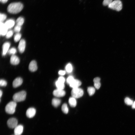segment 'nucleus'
I'll return each instance as SVG.
<instances>
[{"label": "nucleus", "mask_w": 135, "mask_h": 135, "mask_svg": "<svg viewBox=\"0 0 135 135\" xmlns=\"http://www.w3.org/2000/svg\"><path fill=\"white\" fill-rule=\"evenodd\" d=\"M23 8V5L20 2L12 3L8 6L7 10L9 13L16 14L20 12Z\"/></svg>", "instance_id": "1"}, {"label": "nucleus", "mask_w": 135, "mask_h": 135, "mask_svg": "<svg viewBox=\"0 0 135 135\" xmlns=\"http://www.w3.org/2000/svg\"><path fill=\"white\" fill-rule=\"evenodd\" d=\"M26 95V92L22 91L14 94L13 96V99L16 102L22 101L25 100Z\"/></svg>", "instance_id": "2"}, {"label": "nucleus", "mask_w": 135, "mask_h": 135, "mask_svg": "<svg viewBox=\"0 0 135 135\" xmlns=\"http://www.w3.org/2000/svg\"><path fill=\"white\" fill-rule=\"evenodd\" d=\"M108 7L118 11H120L122 8V2L119 0H115L108 6Z\"/></svg>", "instance_id": "3"}, {"label": "nucleus", "mask_w": 135, "mask_h": 135, "mask_svg": "<svg viewBox=\"0 0 135 135\" xmlns=\"http://www.w3.org/2000/svg\"><path fill=\"white\" fill-rule=\"evenodd\" d=\"M16 106V102L14 101L10 102L6 105L5 108V111L8 114H13L15 112Z\"/></svg>", "instance_id": "4"}, {"label": "nucleus", "mask_w": 135, "mask_h": 135, "mask_svg": "<svg viewBox=\"0 0 135 135\" xmlns=\"http://www.w3.org/2000/svg\"><path fill=\"white\" fill-rule=\"evenodd\" d=\"M83 94V90L78 88H73L71 92V94L73 97L76 98L82 97Z\"/></svg>", "instance_id": "5"}, {"label": "nucleus", "mask_w": 135, "mask_h": 135, "mask_svg": "<svg viewBox=\"0 0 135 135\" xmlns=\"http://www.w3.org/2000/svg\"><path fill=\"white\" fill-rule=\"evenodd\" d=\"M17 120L15 118H11L7 121V124L9 127L11 128H15L18 125Z\"/></svg>", "instance_id": "6"}, {"label": "nucleus", "mask_w": 135, "mask_h": 135, "mask_svg": "<svg viewBox=\"0 0 135 135\" xmlns=\"http://www.w3.org/2000/svg\"><path fill=\"white\" fill-rule=\"evenodd\" d=\"M53 94L55 97H61L65 96L66 94V92L63 90L57 89L53 91Z\"/></svg>", "instance_id": "7"}, {"label": "nucleus", "mask_w": 135, "mask_h": 135, "mask_svg": "<svg viewBox=\"0 0 135 135\" xmlns=\"http://www.w3.org/2000/svg\"><path fill=\"white\" fill-rule=\"evenodd\" d=\"M36 110L34 108H31L27 109L26 112V115L29 118H32L34 116L36 113Z\"/></svg>", "instance_id": "8"}, {"label": "nucleus", "mask_w": 135, "mask_h": 135, "mask_svg": "<svg viewBox=\"0 0 135 135\" xmlns=\"http://www.w3.org/2000/svg\"><path fill=\"white\" fill-rule=\"evenodd\" d=\"M26 47V42L24 39H22L20 41L18 46L19 52L23 53Z\"/></svg>", "instance_id": "9"}, {"label": "nucleus", "mask_w": 135, "mask_h": 135, "mask_svg": "<svg viewBox=\"0 0 135 135\" xmlns=\"http://www.w3.org/2000/svg\"><path fill=\"white\" fill-rule=\"evenodd\" d=\"M23 130V127L21 125H18L15 128L14 133L15 135H21Z\"/></svg>", "instance_id": "10"}, {"label": "nucleus", "mask_w": 135, "mask_h": 135, "mask_svg": "<svg viewBox=\"0 0 135 135\" xmlns=\"http://www.w3.org/2000/svg\"><path fill=\"white\" fill-rule=\"evenodd\" d=\"M29 68L30 71L32 72L37 71L38 67L37 63L35 61L33 60L31 62L29 65Z\"/></svg>", "instance_id": "11"}, {"label": "nucleus", "mask_w": 135, "mask_h": 135, "mask_svg": "<svg viewBox=\"0 0 135 135\" xmlns=\"http://www.w3.org/2000/svg\"><path fill=\"white\" fill-rule=\"evenodd\" d=\"M8 29L5 23L0 22V35L2 36L6 35L8 32Z\"/></svg>", "instance_id": "12"}, {"label": "nucleus", "mask_w": 135, "mask_h": 135, "mask_svg": "<svg viewBox=\"0 0 135 135\" xmlns=\"http://www.w3.org/2000/svg\"><path fill=\"white\" fill-rule=\"evenodd\" d=\"M23 80L21 78L18 77L15 79L13 83V86L15 88H17L21 85L23 83Z\"/></svg>", "instance_id": "13"}, {"label": "nucleus", "mask_w": 135, "mask_h": 135, "mask_svg": "<svg viewBox=\"0 0 135 135\" xmlns=\"http://www.w3.org/2000/svg\"><path fill=\"white\" fill-rule=\"evenodd\" d=\"M20 59L16 56L15 55H12L10 58V62L13 65H17L19 63Z\"/></svg>", "instance_id": "14"}, {"label": "nucleus", "mask_w": 135, "mask_h": 135, "mask_svg": "<svg viewBox=\"0 0 135 135\" xmlns=\"http://www.w3.org/2000/svg\"><path fill=\"white\" fill-rule=\"evenodd\" d=\"M10 45V44L9 42H6L3 44L2 46V55L3 56H5L8 52Z\"/></svg>", "instance_id": "15"}, {"label": "nucleus", "mask_w": 135, "mask_h": 135, "mask_svg": "<svg viewBox=\"0 0 135 135\" xmlns=\"http://www.w3.org/2000/svg\"><path fill=\"white\" fill-rule=\"evenodd\" d=\"M81 84V81L77 80L74 79L70 84V86L73 88H78Z\"/></svg>", "instance_id": "16"}, {"label": "nucleus", "mask_w": 135, "mask_h": 135, "mask_svg": "<svg viewBox=\"0 0 135 135\" xmlns=\"http://www.w3.org/2000/svg\"><path fill=\"white\" fill-rule=\"evenodd\" d=\"M5 24L8 29H9L13 27L15 24V22L13 20L10 19L7 20Z\"/></svg>", "instance_id": "17"}, {"label": "nucleus", "mask_w": 135, "mask_h": 135, "mask_svg": "<svg viewBox=\"0 0 135 135\" xmlns=\"http://www.w3.org/2000/svg\"><path fill=\"white\" fill-rule=\"evenodd\" d=\"M100 79L99 77L95 78L93 80L95 87L97 89H99L101 86V83L100 81Z\"/></svg>", "instance_id": "18"}, {"label": "nucleus", "mask_w": 135, "mask_h": 135, "mask_svg": "<svg viewBox=\"0 0 135 135\" xmlns=\"http://www.w3.org/2000/svg\"><path fill=\"white\" fill-rule=\"evenodd\" d=\"M69 102L70 105L72 107H75L76 105V100L75 98L73 97L70 98L69 100Z\"/></svg>", "instance_id": "19"}, {"label": "nucleus", "mask_w": 135, "mask_h": 135, "mask_svg": "<svg viewBox=\"0 0 135 135\" xmlns=\"http://www.w3.org/2000/svg\"><path fill=\"white\" fill-rule=\"evenodd\" d=\"M61 103V101L60 99L54 98L53 99L52 101V105L55 107H57Z\"/></svg>", "instance_id": "20"}, {"label": "nucleus", "mask_w": 135, "mask_h": 135, "mask_svg": "<svg viewBox=\"0 0 135 135\" xmlns=\"http://www.w3.org/2000/svg\"><path fill=\"white\" fill-rule=\"evenodd\" d=\"M55 84L57 89L63 90L64 88V83L60 82L57 80Z\"/></svg>", "instance_id": "21"}, {"label": "nucleus", "mask_w": 135, "mask_h": 135, "mask_svg": "<svg viewBox=\"0 0 135 135\" xmlns=\"http://www.w3.org/2000/svg\"><path fill=\"white\" fill-rule=\"evenodd\" d=\"M95 89L93 87H89L87 89V91L89 95L92 96L93 95L95 92Z\"/></svg>", "instance_id": "22"}, {"label": "nucleus", "mask_w": 135, "mask_h": 135, "mask_svg": "<svg viewBox=\"0 0 135 135\" xmlns=\"http://www.w3.org/2000/svg\"><path fill=\"white\" fill-rule=\"evenodd\" d=\"M24 22V19L22 17H20L18 18L16 20L17 24L21 26L23 24Z\"/></svg>", "instance_id": "23"}, {"label": "nucleus", "mask_w": 135, "mask_h": 135, "mask_svg": "<svg viewBox=\"0 0 135 135\" xmlns=\"http://www.w3.org/2000/svg\"><path fill=\"white\" fill-rule=\"evenodd\" d=\"M61 109L63 112L66 114L68 112L69 109L67 107V105L66 104H63L62 106Z\"/></svg>", "instance_id": "24"}, {"label": "nucleus", "mask_w": 135, "mask_h": 135, "mask_svg": "<svg viewBox=\"0 0 135 135\" xmlns=\"http://www.w3.org/2000/svg\"><path fill=\"white\" fill-rule=\"evenodd\" d=\"M124 101L125 103L128 105H132L134 103L133 100L128 97L126 98L125 99Z\"/></svg>", "instance_id": "25"}, {"label": "nucleus", "mask_w": 135, "mask_h": 135, "mask_svg": "<svg viewBox=\"0 0 135 135\" xmlns=\"http://www.w3.org/2000/svg\"><path fill=\"white\" fill-rule=\"evenodd\" d=\"M21 37V34L18 33L16 34L14 36V40L16 42H17L20 40Z\"/></svg>", "instance_id": "26"}, {"label": "nucleus", "mask_w": 135, "mask_h": 135, "mask_svg": "<svg viewBox=\"0 0 135 135\" xmlns=\"http://www.w3.org/2000/svg\"><path fill=\"white\" fill-rule=\"evenodd\" d=\"M17 52L16 49L14 48L10 49L8 51V53L10 55H14Z\"/></svg>", "instance_id": "27"}, {"label": "nucleus", "mask_w": 135, "mask_h": 135, "mask_svg": "<svg viewBox=\"0 0 135 135\" xmlns=\"http://www.w3.org/2000/svg\"><path fill=\"white\" fill-rule=\"evenodd\" d=\"M66 69L68 73L71 72L73 69L72 67L70 64H68L66 67Z\"/></svg>", "instance_id": "28"}, {"label": "nucleus", "mask_w": 135, "mask_h": 135, "mask_svg": "<svg viewBox=\"0 0 135 135\" xmlns=\"http://www.w3.org/2000/svg\"><path fill=\"white\" fill-rule=\"evenodd\" d=\"M113 0H104L103 4L104 6H109L112 2Z\"/></svg>", "instance_id": "29"}, {"label": "nucleus", "mask_w": 135, "mask_h": 135, "mask_svg": "<svg viewBox=\"0 0 135 135\" xmlns=\"http://www.w3.org/2000/svg\"><path fill=\"white\" fill-rule=\"evenodd\" d=\"M13 34V31L10 30L8 31L6 35V38L8 39L11 37Z\"/></svg>", "instance_id": "30"}, {"label": "nucleus", "mask_w": 135, "mask_h": 135, "mask_svg": "<svg viewBox=\"0 0 135 135\" xmlns=\"http://www.w3.org/2000/svg\"><path fill=\"white\" fill-rule=\"evenodd\" d=\"M0 22H3L7 18L6 15L4 14L0 13Z\"/></svg>", "instance_id": "31"}, {"label": "nucleus", "mask_w": 135, "mask_h": 135, "mask_svg": "<svg viewBox=\"0 0 135 135\" xmlns=\"http://www.w3.org/2000/svg\"><path fill=\"white\" fill-rule=\"evenodd\" d=\"M21 29V26L17 25L14 28V31L17 33H19Z\"/></svg>", "instance_id": "32"}, {"label": "nucleus", "mask_w": 135, "mask_h": 135, "mask_svg": "<svg viewBox=\"0 0 135 135\" xmlns=\"http://www.w3.org/2000/svg\"><path fill=\"white\" fill-rule=\"evenodd\" d=\"M74 79V78L72 76H69L67 79V83L70 84Z\"/></svg>", "instance_id": "33"}, {"label": "nucleus", "mask_w": 135, "mask_h": 135, "mask_svg": "<svg viewBox=\"0 0 135 135\" xmlns=\"http://www.w3.org/2000/svg\"><path fill=\"white\" fill-rule=\"evenodd\" d=\"M7 84V82L4 80H1L0 81V85L1 86H6Z\"/></svg>", "instance_id": "34"}, {"label": "nucleus", "mask_w": 135, "mask_h": 135, "mask_svg": "<svg viewBox=\"0 0 135 135\" xmlns=\"http://www.w3.org/2000/svg\"><path fill=\"white\" fill-rule=\"evenodd\" d=\"M58 80L60 82L64 83L65 80L64 77H60L58 78Z\"/></svg>", "instance_id": "35"}, {"label": "nucleus", "mask_w": 135, "mask_h": 135, "mask_svg": "<svg viewBox=\"0 0 135 135\" xmlns=\"http://www.w3.org/2000/svg\"><path fill=\"white\" fill-rule=\"evenodd\" d=\"M59 74L60 75H63L65 74V72L64 71L61 70L59 72Z\"/></svg>", "instance_id": "36"}, {"label": "nucleus", "mask_w": 135, "mask_h": 135, "mask_svg": "<svg viewBox=\"0 0 135 135\" xmlns=\"http://www.w3.org/2000/svg\"><path fill=\"white\" fill-rule=\"evenodd\" d=\"M8 0H0V1L3 3H6L8 1Z\"/></svg>", "instance_id": "37"}, {"label": "nucleus", "mask_w": 135, "mask_h": 135, "mask_svg": "<svg viewBox=\"0 0 135 135\" xmlns=\"http://www.w3.org/2000/svg\"><path fill=\"white\" fill-rule=\"evenodd\" d=\"M132 108L133 109H135V101L134 102V103L132 105Z\"/></svg>", "instance_id": "38"}, {"label": "nucleus", "mask_w": 135, "mask_h": 135, "mask_svg": "<svg viewBox=\"0 0 135 135\" xmlns=\"http://www.w3.org/2000/svg\"><path fill=\"white\" fill-rule=\"evenodd\" d=\"M2 92L1 90L0 91V98L1 97V96L2 95Z\"/></svg>", "instance_id": "39"}]
</instances>
